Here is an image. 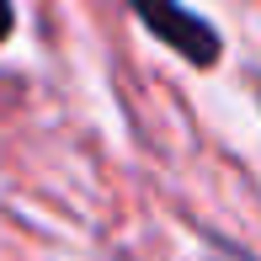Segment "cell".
Instances as JSON below:
<instances>
[{"label": "cell", "mask_w": 261, "mask_h": 261, "mask_svg": "<svg viewBox=\"0 0 261 261\" xmlns=\"http://www.w3.org/2000/svg\"><path fill=\"white\" fill-rule=\"evenodd\" d=\"M11 32H16V6H11V0H0V43H6Z\"/></svg>", "instance_id": "cell-2"}, {"label": "cell", "mask_w": 261, "mask_h": 261, "mask_svg": "<svg viewBox=\"0 0 261 261\" xmlns=\"http://www.w3.org/2000/svg\"><path fill=\"white\" fill-rule=\"evenodd\" d=\"M128 11H134L139 21H144V32L155 43H165L176 59H187L192 69H213L224 59V38L219 27H213L208 16H197V11H187L181 0H123Z\"/></svg>", "instance_id": "cell-1"}]
</instances>
